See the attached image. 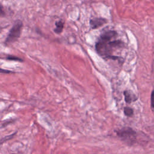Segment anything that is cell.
<instances>
[{
	"label": "cell",
	"mask_w": 154,
	"mask_h": 154,
	"mask_svg": "<svg viewBox=\"0 0 154 154\" xmlns=\"http://www.w3.org/2000/svg\"><path fill=\"white\" fill-rule=\"evenodd\" d=\"M55 28L54 29V31L57 33V34H60L62 32L63 27H64V22L59 20V21H57L55 22Z\"/></svg>",
	"instance_id": "obj_6"
},
{
	"label": "cell",
	"mask_w": 154,
	"mask_h": 154,
	"mask_svg": "<svg viewBox=\"0 0 154 154\" xmlns=\"http://www.w3.org/2000/svg\"><path fill=\"white\" fill-rule=\"evenodd\" d=\"M116 134L122 141L130 145L133 144L137 140L136 132L129 127H123L116 131Z\"/></svg>",
	"instance_id": "obj_1"
},
{
	"label": "cell",
	"mask_w": 154,
	"mask_h": 154,
	"mask_svg": "<svg viewBox=\"0 0 154 154\" xmlns=\"http://www.w3.org/2000/svg\"><path fill=\"white\" fill-rule=\"evenodd\" d=\"M7 60H9L20 61H22L20 58H18V57H14V56H8V57H7Z\"/></svg>",
	"instance_id": "obj_9"
},
{
	"label": "cell",
	"mask_w": 154,
	"mask_h": 154,
	"mask_svg": "<svg viewBox=\"0 0 154 154\" xmlns=\"http://www.w3.org/2000/svg\"><path fill=\"white\" fill-rule=\"evenodd\" d=\"M117 35V32L116 31H108L100 36L99 40L105 41V42H109L112 38H115Z\"/></svg>",
	"instance_id": "obj_4"
},
{
	"label": "cell",
	"mask_w": 154,
	"mask_h": 154,
	"mask_svg": "<svg viewBox=\"0 0 154 154\" xmlns=\"http://www.w3.org/2000/svg\"><path fill=\"white\" fill-rule=\"evenodd\" d=\"M22 28V23L20 21H17L11 28L7 37L5 43H10L15 42L20 36Z\"/></svg>",
	"instance_id": "obj_2"
},
{
	"label": "cell",
	"mask_w": 154,
	"mask_h": 154,
	"mask_svg": "<svg viewBox=\"0 0 154 154\" xmlns=\"http://www.w3.org/2000/svg\"><path fill=\"white\" fill-rule=\"evenodd\" d=\"M108 20L106 19L102 18V17H96L94 19H92L90 20V25L92 29H97L106 23H107Z\"/></svg>",
	"instance_id": "obj_3"
},
{
	"label": "cell",
	"mask_w": 154,
	"mask_h": 154,
	"mask_svg": "<svg viewBox=\"0 0 154 154\" xmlns=\"http://www.w3.org/2000/svg\"><path fill=\"white\" fill-rule=\"evenodd\" d=\"M123 112H124V114H125V116H126L128 117H131L133 115L134 111H133V109H132L131 108L126 106L123 109Z\"/></svg>",
	"instance_id": "obj_7"
},
{
	"label": "cell",
	"mask_w": 154,
	"mask_h": 154,
	"mask_svg": "<svg viewBox=\"0 0 154 154\" xmlns=\"http://www.w3.org/2000/svg\"><path fill=\"white\" fill-rule=\"evenodd\" d=\"M4 11H3V9H2V6L0 5V15H2V14H4Z\"/></svg>",
	"instance_id": "obj_11"
},
{
	"label": "cell",
	"mask_w": 154,
	"mask_h": 154,
	"mask_svg": "<svg viewBox=\"0 0 154 154\" xmlns=\"http://www.w3.org/2000/svg\"><path fill=\"white\" fill-rule=\"evenodd\" d=\"M11 72H12L9 71L8 70H5V69H3L0 68V73H11Z\"/></svg>",
	"instance_id": "obj_10"
},
{
	"label": "cell",
	"mask_w": 154,
	"mask_h": 154,
	"mask_svg": "<svg viewBox=\"0 0 154 154\" xmlns=\"http://www.w3.org/2000/svg\"><path fill=\"white\" fill-rule=\"evenodd\" d=\"M124 96L125 102L127 103H131L132 102L137 100L136 96L133 93L128 90L124 91Z\"/></svg>",
	"instance_id": "obj_5"
},
{
	"label": "cell",
	"mask_w": 154,
	"mask_h": 154,
	"mask_svg": "<svg viewBox=\"0 0 154 154\" xmlns=\"http://www.w3.org/2000/svg\"><path fill=\"white\" fill-rule=\"evenodd\" d=\"M150 103H151V108L154 109V90L152 91L150 95Z\"/></svg>",
	"instance_id": "obj_8"
}]
</instances>
